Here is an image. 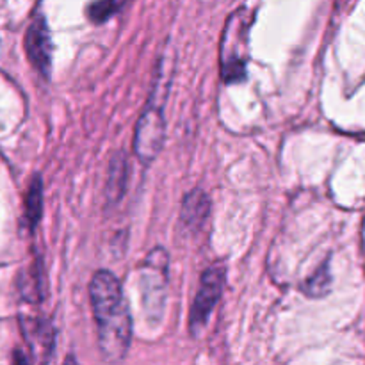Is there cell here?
<instances>
[{
  "instance_id": "1",
  "label": "cell",
  "mask_w": 365,
  "mask_h": 365,
  "mask_svg": "<svg viewBox=\"0 0 365 365\" xmlns=\"http://www.w3.org/2000/svg\"><path fill=\"white\" fill-rule=\"evenodd\" d=\"M93 314L98 327V344L107 360H120L132 337V319L120 282L109 271H98L89 285Z\"/></svg>"
},
{
  "instance_id": "2",
  "label": "cell",
  "mask_w": 365,
  "mask_h": 365,
  "mask_svg": "<svg viewBox=\"0 0 365 365\" xmlns=\"http://www.w3.org/2000/svg\"><path fill=\"white\" fill-rule=\"evenodd\" d=\"M168 287V253L163 248L152 250L141 267V292L145 310L152 321H159L164 312Z\"/></svg>"
},
{
  "instance_id": "3",
  "label": "cell",
  "mask_w": 365,
  "mask_h": 365,
  "mask_svg": "<svg viewBox=\"0 0 365 365\" xmlns=\"http://www.w3.org/2000/svg\"><path fill=\"white\" fill-rule=\"evenodd\" d=\"M164 132H166V123H164L163 98L157 100V96H152L145 113L139 118L134 139L135 155L145 164L152 163L159 155L164 145Z\"/></svg>"
},
{
  "instance_id": "4",
  "label": "cell",
  "mask_w": 365,
  "mask_h": 365,
  "mask_svg": "<svg viewBox=\"0 0 365 365\" xmlns=\"http://www.w3.org/2000/svg\"><path fill=\"white\" fill-rule=\"evenodd\" d=\"M225 287V269L223 267H210L202 274L198 292H196L195 303H192L191 316H189V327L192 334L207 324V319L212 314L214 307L220 302L221 292Z\"/></svg>"
},
{
  "instance_id": "5",
  "label": "cell",
  "mask_w": 365,
  "mask_h": 365,
  "mask_svg": "<svg viewBox=\"0 0 365 365\" xmlns=\"http://www.w3.org/2000/svg\"><path fill=\"white\" fill-rule=\"evenodd\" d=\"M25 48L36 70L48 77L50 68H52V39H50L45 18L32 21L27 31V38H25Z\"/></svg>"
},
{
  "instance_id": "6",
  "label": "cell",
  "mask_w": 365,
  "mask_h": 365,
  "mask_svg": "<svg viewBox=\"0 0 365 365\" xmlns=\"http://www.w3.org/2000/svg\"><path fill=\"white\" fill-rule=\"evenodd\" d=\"M210 212V200L202 189H195L185 196L184 203H182V214L180 220L187 230H200L203 223L207 221Z\"/></svg>"
},
{
  "instance_id": "7",
  "label": "cell",
  "mask_w": 365,
  "mask_h": 365,
  "mask_svg": "<svg viewBox=\"0 0 365 365\" xmlns=\"http://www.w3.org/2000/svg\"><path fill=\"white\" fill-rule=\"evenodd\" d=\"M127 178H128V164L127 157L121 152H118L116 155L110 160L109 168V180H107V189L106 195L109 202H118V200L123 196L125 189H127Z\"/></svg>"
},
{
  "instance_id": "8",
  "label": "cell",
  "mask_w": 365,
  "mask_h": 365,
  "mask_svg": "<svg viewBox=\"0 0 365 365\" xmlns=\"http://www.w3.org/2000/svg\"><path fill=\"white\" fill-rule=\"evenodd\" d=\"M43 209V184L41 178L36 177L32 184L29 185L27 198H25V217H27L29 227L34 228L41 217Z\"/></svg>"
},
{
  "instance_id": "9",
  "label": "cell",
  "mask_w": 365,
  "mask_h": 365,
  "mask_svg": "<svg viewBox=\"0 0 365 365\" xmlns=\"http://www.w3.org/2000/svg\"><path fill=\"white\" fill-rule=\"evenodd\" d=\"M123 4L125 0H95V2L89 6L88 16L91 18V21H95V24H103V21L109 20L113 14H116Z\"/></svg>"
},
{
  "instance_id": "10",
  "label": "cell",
  "mask_w": 365,
  "mask_h": 365,
  "mask_svg": "<svg viewBox=\"0 0 365 365\" xmlns=\"http://www.w3.org/2000/svg\"><path fill=\"white\" fill-rule=\"evenodd\" d=\"M330 273H328V266H323L312 278L307 282V292L309 296H323L330 287Z\"/></svg>"
}]
</instances>
